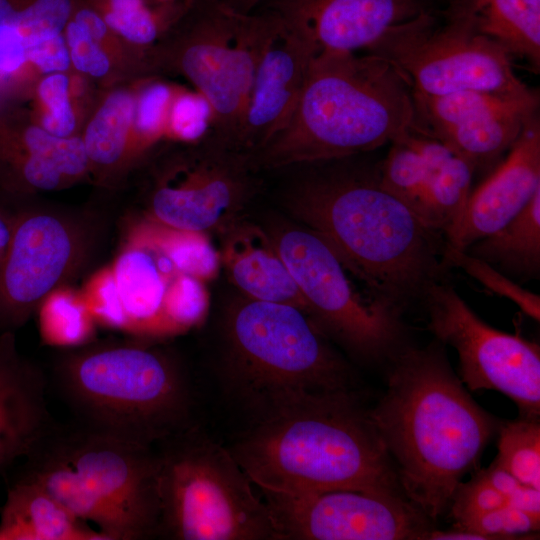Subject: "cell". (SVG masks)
Returning a JSON list of instances; mask_svg holds the SVG:
<instances>
[{
    "instance_id": "6da1fadb",
    "label": "cell",
    "mask_w": 540,
    "mask_h": 540,
    "mask_svg": "<svg viewBox=\"0 0 540 540\" xmlns=\"http://www.w3.org/2000/svg\"><path fill=\"white\" fill-rule=\"evenodd\" d=\"M368 153L297 164L283 204L319 234L368 296L402 316L441 281L445 238L380 180Z\"/></svg>"
},
{
    "instance_id": "7a4b0ae2",
    "label": "cell",
    "mask_w": 540,
    "mask_h": 540,
    "mask_svg": "<svg viewBox=\"0 0 540 540\" xmlns=\"http://www.w3.org/2000/svg\"><path fill=\"white\" fill-rule=\"evenodd\" d=\"M389 360L386 392L369 417L404 496L436 520L499 423L466 391L439 341L403 346Z\"/></svg>"
},
{
    "instance_id": "3957f363",
    "label": "cell",
    "mask_w": 540,
    "mask_h": 540,
    "mask_svg": "<svg viewBox=\"0 0 540 540\" xmlns=\"http://www.w3.org/2000/svg\"><path fill=\"white\" fill-rule=\"evenodd\" d=\"M228 449L260 492H402L368 409L352 391L316 396L251 422Z\"/></svg>"
},
{
    "instance_id": "277c9868",
    "label": "cell",
    "mask_w": 540,
    "mask_h": 540,
    "mask_svg": "<svg viewBox=\"0 0 540 540\" xmlns=\"http://www.w3.org/2000/svg\"><path fill=\"white\" fill-rule=\"evenodd\" d=\"M412 89L369 52L320 51L288 125L253 156L261 171L371 153L418 124Z\"/></svg>"
},
{
    "instance_id": "5b68a950",
    "label": "cell",
    "mask_w": 540,
    "mask_h": 540,
    "mask_svg": "<svg viewBox=\"0 0 540 540\" xmlns=\"http://www.w3.org/2000/svg\"><path fill=\"white\" fill-rule=\"evenodd\" d=\"M222 385L257 421L304 400L351 390V371L303 310L239 296L225 310Z\"/></svg>"
},
{
    "instance_id": "8992f818",
    "label": "cell",
    "mask_w": 540,
    "mask_h": 540,
    "mask_svg": "<svg viewBox=\"0 0 540 540\" xmlns=\"http://www.w3.org/2000/svg\"><path fill=\"white\" fill-rule=\"evenodd\" d=\"M53 383L77 423L155 446L192 426L190 377L167 351L131 342L69 349L52 369Z\"/></svg>"
},
{
    "instance_id": "52a82bcc",
    "label": "cell",
    "mask_w": 540,
    "mask_h": 540,
    "mask_svg": "<svg viewBox=\"0 0 540 540\" xmlns=\"http://www.w3.org/2000/svg\"><path fill=\"white\" fill-rule=\"evenodd\" d=\"M22 478L35 482L108 540L157 536L155 446L81 424H54L27 456Z\"/></svg>"
},
{
    "instance_id": "ba28073f",
    "label": "cell",
    "mask_w": 540,
    "mask_h": 540,
    "mask_svg": "<svg viewBox=\"0 0 540 540\" xmlns=\"http://www.w3.org/2000/svg\"><path fill=\"white\" fill-rule=\"evenodd\" d=\"M157 536L276 540L268 507L228 448L195 423L157 445Z\"/></svg>"
},
{
    "instance_id": "9c48e42d",
    "label": "cell",
    "mask_w": 540,
    "mask_h": 540,
    "mask_svg": "<svg viewBox=\"0 0 540 540\" xmlns=\"http://www.w3.org/2000/svg\"><path fill=\"white\" fill-rule=\"evenodd\" d=\"M263 226L291 273L309 317L323 334L367 362L389 360L403 347L401 315L362 296L319 234L279 218Z\"/></svg>"
},
{
    "instance_id": "30bf717a",
    "label": "cell",
    "mask_w": 540,
    "mask_h": 540,
    "mask_svg": "<svg viewBox=\"0 0 540 540\" xmlns=\"http://www.w3.org/2000/svg\"><path fill=\"white\" fill-rule=\"evenodd\" d=\"M440 13H426L390 29L364 52L396 67L415 93L539 94L517 76L513 59L501 46L456 19L443 15L440 20Z\"/></svg>"
},
{
    "instance_id": "8fae6325",
    "label": "cell",
    "mask_w": 540,
    "mask_h": 540,
    "mask_svg": "<svg viewBox=\"0 0 540 540\" xmlns=\"http://www.w3.org/2000/svg\"><path fill=\"white\" fill-rule=\"evenodd\" d=\"M186 14L177 65L210 103L212 134L236 147L254 74L276 20L261 10L239 12L225 0H192Z\"/></svg>"
},
{
    "instance_id": "7c38bea8",
    "label": "cell",
    "mask_w": 540,
    "mask_h": 540,
    "mask_svg": "<svg viewBox=\"0 0 540 540\" xmlns=\"http://www.w3.org/2000/svg\"><path fill=\"white\" fill-rule=\"evenodd\" d=\"M93 220L78 214L29 210L14 216L0 258V332H15L56 289L79 272L97 238Z\"/></svg>"
},
{
    "instance_id": "4fadbf2b",
    "label": "cell",
    "mask_w": 540,
    "mask_h": 540,
    "mask_svg": "<svg viewBox=\"0 0 540 540\" xmlns=\"http://www.w3.org/2000/svg\"><path fill=\"white\" fill-rule=\"evenodd\" d=\"M252 155L211 134L182 155L153 190L146 218L185 231L221 233L260 188Z\"/></svg>"
},
{
    "instance_id": "5bb4252c",
    "label": "cell",
    "mask_w": 540,
    "mask_h": 540,
    "mask_svg": "<svg viewBox=\"0 0 540 540\" xmlns=\"http://www.w3.org/2000/svg\"><path fill=\"white\" fill-rule=\"evenodd\" d=\"M423 301L429 329L458 353L462 383L470 391L501 392L516 403L520 416L539 418V345L488 325L441 282L428 289Z\"/></svg>"
},
{
    "instance_id": "9a60e30c",
    "label": "cell",
    "mask_w": 540,
    "mask_h": 540,
    "mask_svg": "<svg viewBox=\"0 0 540 540\" xmlns=\"http://www.w3.org/2000/svg\"><path fill=\"white\" fill-rule=\"evenodd\" d=\"M276 540H425L429 519L402 492H261Z\"/></svg>"
},
{
    "instance_id": "2e32d148",
    "label": "cell",
    "mask_w": 540,
    "mask_h": 540,
    "mask_svg": "<svg viewBox=\"0 0 540 540\" xmlns=\"http://www.w3.org/2000/svg\"><path fill=\"white\" fill-rule=\"evenodd\" d=\"M389 144L379 160L383 187L451 243L472 191L473 168L420 123Z\"/></svg>"
},
{
    "instance_id": "e0dca14e",
    "label": "cell",
    "mask_w": 540,
    "mask_h": 540,
    "mask_svg": "<svg viewBox=\"0 0 540 540\" xmlns=\"http://www.w3.org/2000/svg\"><path fill=\"white\" fill-rule=\"evenodd\" d=\"M419 123L476 171L501 161L539 109V94L517 97L483 91L424 95L412 91Z\"/></svg>"
},
{
    "instance_id": "ac0fdd59",
    "label": "cell",
    "mask_w": 540,
    "mask_h": 540,
    "mask_svg": "<svg viewBox=\"0 0 540 540\" xmlns=\"http://www.w3.org/2000/svg\"><path fill=\"white\" fill-rule=\"evenodd\" d=\"M254 10L324 50L364 52L390 29L436 12L434 0H261Z\"/></svg>"
},
{
    "instance_id": "d6986e66",
    "label": "cell",
    "mask_w": 540,
    "mask_h": 540,
    "mask_svg": "<svg viewBox=\"0 0 540 540\" xmlns=\"http://www.w3.org/2000/svg\"><path fill=\"white\" fill-rule=\"evenodd\" d=\"M275 20V29L256 68L236 136V147L252 157L290 122L310 63L317 54L311 44Z\"/></svg>"
},
{
    "instance_id": "ffe728a7",
    "label": "cell",
    "mask_w": 540,
    "mask_h": 540,
    "mask_svg": "<svg viewBox=\"0 0 540 540\" xmlns=\"http://www.w3.org/2000/svg\"><path fill=\"white\" fill-rule=\"evenodd\" d=\"M540 191V118L533 115L489 176L467 201L460 229L448 245L464 251L498 230Z\"/></svg>"
},
{
    "instance_id": "44dd1931",
    "label": "cell",
    "mask_w": 540,
    "mask_h": 540,
    "mask_svg": "<svg viewBox=\"0 0 540 540\" xmlns=\"http://www.w3.org/2000/svg\"><path fill=\"white\" fill-rule=\"evenodd\" d=\"M449 506L455 529L482 540L519 539L540 528V490L520 483L494 462L462 481Z\"/></svg>"
},
{
    "instance_id": "7402d4cb",
    "label": "cell",
    "mask_w": 540,
    "mask_h": 540,
    "mask_svg": "<svg viewBox=\"0 0 540 540\" xmlns=\"http://www.w3.org/2000/svg\"><path fill=\"white\" fill-rule=\"evenodd\" d=\"M43 371L23 357L15 332L0 334V472L28 456L54 423Z\"/></svg>"
},
{
    "instance_id": "603a6c76",
    "label": "cell",
    "mask_w": 540,
    "mask_h": 540,
    "mask_svg": "<svg viewBox=\"0 0 540 540\" xmlns=\"http://www.w3.org/2000/svg\"><path fill=\"white\" fill-rule=\"evenodd\" d=\"M125 314V327L164 325L170 293L183 275L165 251L136 224L111 266Z\"/></svg>"
},
{
    "instance_id": "cb8c5ba5",
    "label": "cell",
    "mask_w": 540,
    "mask_h": 540,
    "mask_svg": "<svg viewBox=\"0 0 540 540\" xmlns=\"http://www.w3.org/2000/svg\"><path fill=\"white\" fill-rule=\"evenodd\" d=\"M220 236V264L243 296L289 304L308 314L291 273L263 225L242 218Z\"/></svg>"
},
{
    "instance_id": "d4e9b609",
    "label": "cell",
    "mask_w": 540,
    "mask_h": 540,
    "mask_svg": "<svg viewBox=\"0 0 540 540\" xmlns=\"http://www.w3.org/2000/svg\"><path fill=\"white\" fill-rule=\"evenodd\" d=\"M444 16L501 46L512 59L540 71V0H450Z\"/></svg>"
},
{
    "instance_id": "484cf974",
    "label": "cell",
    "mask_w": 540,
    "mask_h": 540,
    "mask_svg": "<svg viewBox=\"0 0 540 540\" xmlns=\"http://www.w3.org/2000/svg\"><path fill=\"white\" fill-rule=\"evenodd\" d=\"M0 540H108L33 481L17 480L1 509Z\"/></svg>"
},
{
    "instance_id": "4316f807",
    "label": "cell",
    "mask_w": 540,
    "mask_h": 540,
    "mask_svg": "<svg viewBox=\"0 0 540 540\" xmlns=\"http://www.w3.org/2000/svg\"><path fill=\"white\" fill-rule=\"evenodd\" d=\"M464 251L506 275L537 278L540 272V191L505 225L473 242Z\"/></svg>"
},
{
    "instance_id": "83f0119b",
    "label": "cell",
    "mask_w": 540,
    "mask_h": 540,
    "mask_svg": "<svg viewBox=\"0 0 540 540\" xmlns=\"http://www.w3.org/2000/svg\"><path fill=\"white\" fill-rule=\"evenodd\" d=\"M498 454L493 461L520 483L540 490L539 418L520 416L499 424Z\"/></svg>"
},
{
    "instance_id": "f1b7e54d",
    "label": "cell",
    "mask_w": 540,
    "mask_h": 540,
    "mask_svg": "<svg viewBox=\"0 0 540 540\" xmlns=\"http://www.w3.org/2000/svg\"><path fill=\"white\" fill-rule=\"evenodd\" d=\"M134 115V101L128 93L111 94L86 130L83 142L88 159L102 165L118 161Z\"/></svg>"
},
{
    "instance_id": "f546056e",
    "label": "cell",
    "mask_w": 540,
    "mask_h": 540,
    "mask_svg": "<svg viewBox=\"0 0 540 540\" xmlns=\"http://www.w3.org/2000/svg\"><path fill=\"white\" fill-rule=\"evenodd\" d=\"M42 334L60 345H78L91 332L90 312L81 295L62 287L53 291L39 306Z\"/></svg>"
},
{
    "instance_id": "4dcf8cb0",
    "label": "cell",
    "mask_w": 540,
    "mask_h": 540,
    "mask_svg": "<svg viewBox=\"0 0 540 540\" xmlns=\"http://www.w3.org/2000/svg\"><path fill=\"white\" fill-rule=\"evenodd\" d=\"M443 263L446 268L459 267L493 293L514 302L526 315L539 322L540 297L508 278L487 262L446 243Z\"/></svg>"
},
{
    "instance_id": "1f68e13d",
    "label": "cell",
    "mask_w": 540,
    "mask_h": 540,
    "mask_svg": "<svg viewBox=\"0 0 540 540\" xmlns=\"http://www.w3.org/2000/svg\"><path fill=\"white\" fill-rule=\"evenodd\" d=\"M24 45L60 35L72 13V0H2Z\"/></svg>"
},
{
    "instance_id": "d6a6232c",
    "label": "cell",
    "mask_w": 540,
    "mask_h": 540,
    "mask_svg": "<svg viewBox=\"0 0 540 540\" xmlns=\"http://www.w3.org/2000/svg\"><path fill=\"white\" fill-rule=\"evenodd\" d=\"M21 141L30 157L35 155L49 160L66 177H76L88 166L89 159L80 138L59 137L43 128L31 126L23 132Z\"/></svg>"
},
{
    "instance_id": "836d02e7",
    "label": "cell",
    "mask_w": 540,
    "mask_h": 540,
    "mask_svg": "<svg viewBox=\"0 0 540 540\" xmlns=\"http://www.w3.org/2000/svg\"><path fill=\"white\" fill-rule=\"evenodd\" d=\"M168 126L181 141L197 143L213 133L215 115L210 103L199 92H185L172 97Z\"/></svg>"
},
{
    "instance_id": "e575fe53",
    "label": "cell",
    "mask_w": 540,
    "mask_h": 540,
    "mask_svg": "<svg viewBox=\"0 0 540 540\" xmlns=\"http://www.w3.org/2000/svg\"><path fill=\"white\" fill-rule=\"evenodd\" d=\"M108 27L130 42L152 43L160 31V20L144 0H110L104 16Z\"/></svg>"
},
{
    "instance_id": "d590c367",
    "label": "cell",
    "mask_w": 540,
    "mask_h": 540,
    "mask_svg": "<svg viewBox=\"0 0 540 540\" xmlns=\"http://www.w3.org/2000/svg\"><path fill=\"white\" fill-rule=\"evenodd\" d=\"M39 95L47 107L43 129L52 135L69 137L75 127V117L68 98V79L62 74L45 78L39 86Z\"/></svg>"
},
{
    "instance_id": "8d00e7d4",
    "label": "cell",
    "mask_w": 540,
    "mask_h": 540,
    "mask_svg": "<svg viewBox=\"0 0 540 540\" xmlns=\"http://www.w3.org/2000/svg\"><path fill=\"white\" fill-rule=\"evenodd\" d=\"M90 314L116 327H125V314L111 267L95 274L81 293Z\"/></svg>"
},
{
    "instance_id": "74e56055",
    "label": "cell",
    "mask_w": 540,
    "mask_h": 540,
    "mask_svg": "<svg viewBox=\"0 0 540 540\" xmlns=\"http://www.w3.org/2000/svg\"><path fill=\"white\" fill-rule=\"evenodd\" d=\"M66 26L70 58L75 67L92 76H103L109 69V61L97 41L74 19Z\"/></svg>"
},
{
    "instance_id": "f35d334b",
    "label": "cell",
    "mask_w": 540,
    "mask_h": 540,
    "mask_svg": "<svg viewBox=\"0 0 540 540\" xmlns=\"http://www.w3.org/2000/svg\"><path fill=\"white\" fill-rule=\"evenodd\" d=\"M172 97L171 90L161 83L152 84L142 92L134 115L136 128L141 134H158L167 120Z\"/></svg>"
},
{
    "instance_id": "ab89813d",
    "label": "cell",
    "mask_w": 540,
    "mask_h": 540,
    "mask_svg": "<svg viewBox=\"0 0 540 540\" xmlns=\"http://www.w3.org/2000/svg\"><path fill=\"white\" fill-rule=\"evenodd\" d=\"M27 60L44 72H57L67 69L70 54L61 37L57 35L25 46Z\"/></svg>"
},
{
    "instance_id": "60d3db41",
    "label": "cell",
    "mask_w": 540,
    "mask_h": 540,
    "mask_svg": "<svg viewBox=\"0 0 540 540\" xmlns=\"http://www.w3.org/2000/svg\"><path fill=\"white\" fill-rule=\"evenodd\" d=\"M74 20L82 24L90 35L96 40H101L107 32V24L96 12L88 8H82L74 15Z\"/></svg>"
},
{
    "instance_id": "b9f144b4",
    "label": "cell",
    "mask_w": 540,
    "mask_h": 540,
    "mask_svg": "<svg viewBox=\"0 0 540 540\" xmlns=\"http://www.w3.org/2000/svg\"><path fill=\"white\" fill-rule=\"evenodd\" d=\"M14 216L0 211V258L5 252L13 229Z\"/></svg>"
},
{
    "instance_id": "7bdbcfd3",
    "label": "cell",
    "mask_w": 540,
    "mask_h": 540,
    "mask_svg": "<svg viewBox=\"0 0 540 540\" xmlns=\"http://www.w3.org/2000/svg\"><path fill=\"white\" fill-rule=\"evenodd\" d=\"M230 6L242 13L252 12L261 0H225Z\"/></svg>"
},
{
    "instance_id": "ee69618b",
    "label": "cell",
    "mask_w": 540,
    "mask_h": 540,
    "mask_svg": "<svg viewBox=\"0 0 540 540\" xmlns=\"http://www.w3.org/2000/svg\"><path fill=\"white\" fill-rule=\"evenodd\" d=\"M158 1L165 2V3H169V2H173V1H175V0H158Z\"/></svg>"
},
{
    "instance_id": "f6af8a7d",
    "label": "cell",
    "mask_w": 540,
    "mask_h": 540,
    "mask_svg": "<svg viewBox=\"0 0 540 540\" xmlns=\"http://www.w3.org/2000/svg\"><path fill=\"white\" fill-rule=\"evenodd\" d=\"M447 1L449 2L450 0H447Z\"/></svg>"
}]
</instances>
